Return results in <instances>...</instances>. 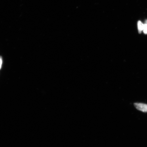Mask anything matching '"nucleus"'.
<instances>
[{"instance_id": "nucleus-1", "label": "nucleus", "mask_w": 147, "mask_h": 147, "mask_svg": "<svg viewBox=\"0 0 147 147\" xmlns=\"http://www.w3.org/2000/svg\"><path fill=\"white\" fill-rule=\"evenodd\" d=\"M134 106L136 108L140 111L146 113L147 112V105L140 103H135Z\"/></svg>"}, {"instance_id": "nucleus-2", "label": "nucleus", "mask_w": 147, "mask_h": 147, "mask_svg": "<svg viewBox=\"0 0 147 147\" xmlns=\"http://www.w3.org/2000/svg\"><path fill=\"white\" fill-rule=\"evenodd\" d=\"M138 28L139 32L140 34L142 31H143L144 29V24L142 22L139 21L138 23Z\"/></svg>"}, {"instance_id": "nucleus-3", "label": "nucleus", "mask_w": 147, "mask_h": 147, "mask_svg": "<svg viewBox=\"0 0 147 147\" xmlns=\"http://www.w3.org/2000/svg\"><path fill=\"white\" fill-rule=\"evenodd\" d=\"M143 32L145 34H147V20H146L145 23L144 24V29Z\"/></svg>"}, {"instance_id": "nucleus-4", "label": "nucleus", "mask_w": 147, "mask_h": 147, "mask_svg": "<svg viewBox=\"0 0 147 147\" xmlns=\"http://www.w3.org/2000/svg\"><path fill=\"white\" fill-rule=\"evenodd\" d=\"M3 63V59L2 58L1 56H0V69H1V68L2 65Z\"/></svg>"}]
</instances>
